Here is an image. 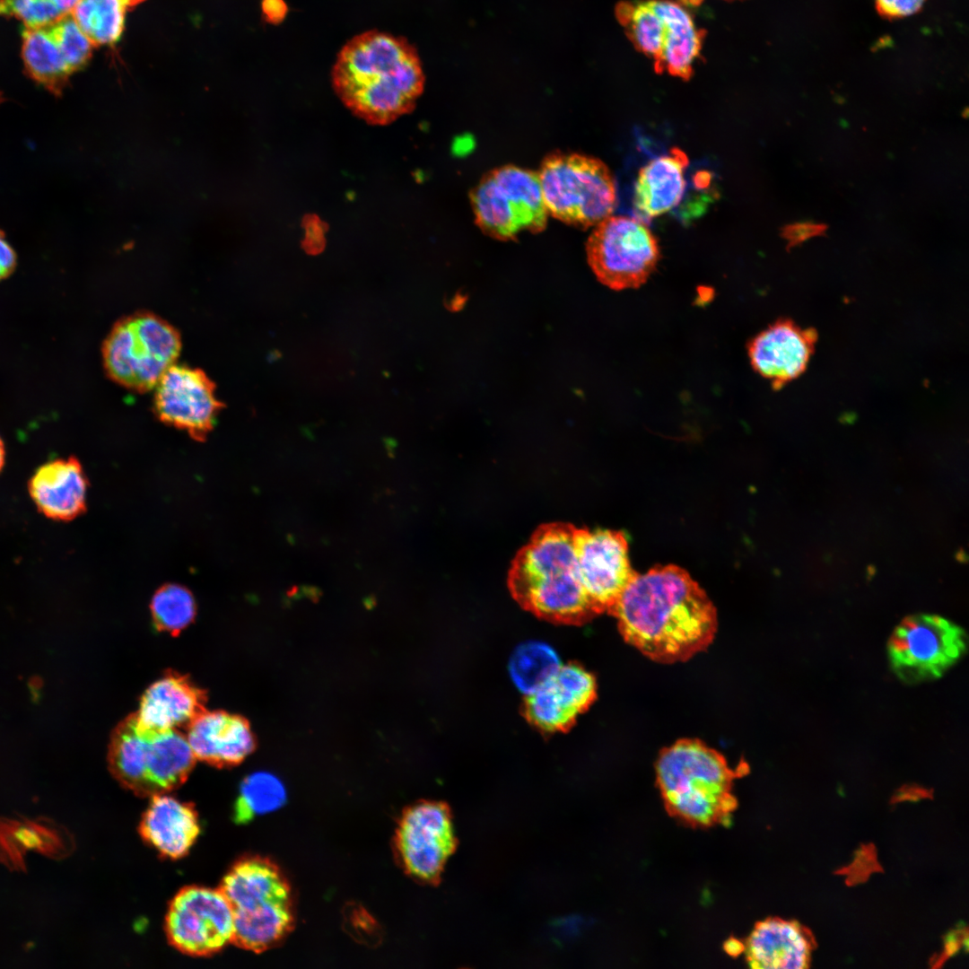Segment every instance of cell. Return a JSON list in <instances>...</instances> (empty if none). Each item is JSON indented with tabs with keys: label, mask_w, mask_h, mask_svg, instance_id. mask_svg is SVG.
<instances>
[{
	"label": "cell",
	"mask_w": 969,
	"mask_h": 969,
	"mask_svg": "<svg viewBox=\"0 0 969 969\" xmlns=\"http://www.w3.org/2000/svg\"><path fill=\"white\" fill-rule=\"evenodd\" d=\"M610 613L629 644L661 663L684 661L704 650L718 624L705 591L673 564L636 572Z\"/></svg>",
	"instance_id": "cell-1"
},
{
	"label": "cell",
	"mask_w": 969,
	"mask_h": 969,
	"mask_svg": "<svg viewBox=\"0 0 969 969\" xmlns=\"http://www.w3.org/2000/svg\"><path fill=\"white\" fill-rule=\"evenodd\" d=\"M331 78L345 106L377 126L409 113L424 83L415 48L403 37L375 30L356 35L344 45Z\"/></svg>",
	"instance_id": "cell-2"
},
{
	"label": "cell",
	"mask_w": 969,
	"mask_h": 969,
	"mask_svg": "<svg viewBox=\"0 0 969 969\" xmlns=\"http://www.w3.org/2000/svg\"><path fill=\"white\" fill-rule=\"evenodd\" d=\"M574 529L562 522L541 525L511 563L509 589L538 617L581 624L597 615L579 579Z\"/></svg>",
	"instance_id": "cell-3"
},
{
	"label": "cell",
	"mask_w": 969,
	"mask_h": 969,
	"mask_svg": "<svg viewBox=\"0 0 969 969\" xmlns=\"http://www.w3.org/2000/svg\"><path fill=\"white\" fill-rule=\"evenodd\" d=\"M740 775L725 757L698 739L661 750L656 781L669 816L695 828L723 824L736 809L733 781Z\"/></svg>",
	"instance_id": "cell-4"
},
{
	"label": "cell",
	"mask_w": 969,
	"mask_h": 969,
	"mask_svg": "<svg viewBox=\"0 0 969 969\" xmlns=\"http://www.w3.org/2000/svg\"><path fill=\"white\" fill-rule=\"evenodd\" d=\"M220 890L228 900L238 947L256 953L278 945L294 925L291 886L280 868L267 858L238 860L224 876Z\"/></svg>",
	"instance_id": "cell-5"
},
{
	"label": "cell",
	"mask_w": 969,
	"mask_h": 969,
	"mask_svg": "<svg viewBox=\"0 0 969 969\" xmlns=\"http://www.w3.org/2000/svg\"><path fill=\"white\" fill-rule=\"evenodd\" d=\"M180 348L176 328L151 312L140 311L115 323L103 343L102 361L109 378L144 392L154 388L175 363Z\"/></svg>",
	"instance_id": "cell-6"
},
{
	"label": "cell",
	"mask_w": 969,
	"mask_h": 969,
	"mask_svg": "<svg viewBox=\"0 0 969 969\" xmlns=\"http://www.w3.org/2000/svg\"><path fill=\"white\" fill-rule=\"evenodd\" d=\"M548 214L574 226H595L616 205L614 178L600 160L578 153L553 154L537 173Z\"/></svg>",
	"instance_id": "cell-7"
},
{
	"label": "cell",
	"mask_w": 969,
	"mask_h": 969,
	"mask_svg": "<svg viewBox=\"0 0 969 969\" xmlns=\"http://www.w3.org/2000/svg\"><path fill=\"white\" fill-rule=\"evenodd\" d=\"M618 17L634 47L654 60L657 72L685 80L701 49L690 13L672 0H643L624 4Z\"/></svg>",
	"instance_id": "cell-8"
},
{
	"label": "cell",
	"mask_w": 969,
	"mask_h": 969,
	"mask_svg": "<svg viewBox=\"0 0 969 969\" xmlns=\"http://www.w3.org/2000/svg\"><path fill=\"white\" fill-rule=\"evenodd\" d=\"M471 204L476 223L488 236L510 240L523 231H543L549 214L537 173L513 165L485 174Z\"/></svg>",
	"instance_id": "cell-9"
},
{
	"label": "cell",
	"mask_w": 969,
	"mask_h": 969,
	"mask_svg": "<svg viewBox=\"0 0 969 969\" xmlns=\"http://www.w3.org/2000/svg\"><path fill=\"white\" fill-rule=\"evenodd\" d=\"M587 258L597 279L615 291L642 286L659 260L658 241L638 219L609 215L595 225Z\"/></svg>",
	"instance_id": "cell-10"
},
{
	"label": "cell",
	"mask_w": 969,
	"mask_h": 969,
	"mask_svg": "<svg viewBox=\"0 0 969 969\" xmlns=\"http://www.w3.org/2000/svg\"><path fill=\"white\" fill-rule=\"evenodd\" d=\"M963 630L934 615H915L903 620L893 633L888 654L891 665L905 681L940 677L963 654Z\"/></svg>",
	"instance_id": "cell-11"
},
{
	"label": "cell",
	"mask_w": 969,
	"mask_h": 969,
	"mask_svg": "<svg viewBox=\"0 0 969 969\" xmlns=\"http://www.w3.org/2000/svg\"><path fill=\"white\" fill-rule=\"evenodd\" d=\"M165 932L171 946L183 954L214 955L233 940L231 907L220 889L188 886L170 904Z\"/></svg>",
	"instance_id": "cell-12"
},
{
	"label": "cell",
	"mask_w": 969,
	"mask_h": 969,
	"mask_svg": "<svg viewBox=\"0 0 969 969\" xmlns=\"http://www.w3.org/2000/svg\"><path fill=\"white\" fill-rule=\"evenodd\" d=\"M448 806L423 800L402 813L396 828L394 850L404 871L422 883H436L456 848Z\"/></svg>",
	"instance_id": "cell-13"
},
{
	"label": "cell",
	"mask_w": 969,
	"mask_h": 969,
	"mask_svg": "<svg viewBox=\"0 0 969 969\" xmlns=\"http://www.w3.org/2000/svg\"><path fill=\"white\" fill-rule=\"evenodd\" d=\"M573 543L579 579L596 614L611 612L636 573L625 535L575 527Z\"/></svg>",
	"instance_id": "cell-14"
},
{
	"label": "cell",
	"mask_w": 969,
	"mask_h": 969,
	"mask_svg": "<svg viewBox=\"0 0 969 969\" xmlns=\"http://www.w3.org/2000/svg\"><path fill=\"white\" fill-rule=\"evenodd\" d=\"M153 410L160 421L205 440L223 408L214 383L200 369L172 364L155 385Z\"/></svg>",
	"instance_id": "cell-15"
},
{
	"label": "cell",
	"mask_w": 969,
	"mask_h": 969,
	"mask_svg": "<svg viewBox=\"0 0 969 969\" xmlns=\"http://www.w3.org/2000/svg\"><path fill=\"white\" fill-rule=\"evenodd\" d=\"M817 338L816 329L781 318L748 341L747 356L753 370L778 390L806 371Z\"/></svg>",
	"instance_id": "cell-16"
},
{
	"label": "cell",
	"mask_w": 969,
	"mask_h": 969,
	"mask_svg": "<svg viewBox=\"0 0 969 969\" xmlns=\"http://www.w3.org/2000/svg\"><path fill=\"white\" fill-rule=\"evenodd\" d=\"M596 698L594 677L583 668L562 666L543 685L526 695V718L545 731L567 729Z\"/></svg>",
	"instance_id": "cell-17"
},
{
	"label": "cell",
	"mask_w": 969,
	"mask_h": 969,
	"mask_svg": "<svg viewBox=\"0 0 969 969\" xmlns=\"http://www.w3.org/2000/svg\"><path fill=\"white\" fill-rule=\"evenodd\" d=\"M187 729L196 759L218 768L238 765L257 747L249 720L224 711L205 710Z\"/></svg>",
	"instance_id": "cell-18"
},
{
	"label": "cell",
	"mask_w": 969,
	"mask_h": 969,
	"mask_svg": "<svg viewBox=\"0 0 969 969\" xmlns=\"http://www.w3.org/2000/svg\"><path fill=\"white\" fill-rule=\"evenodd\" d=\"M206 701V692L188 676L169 671L144 691L134 715L143 730L178 729L205 711Z\"/></svg>",
	"instance_id": "cell-19"
},
{
	"label": "cell",
	"mask_w": 969,
	"mask_h": 969,
	"mask_svg": "<svg viewBox=\"0 0 969 969\" xmlns=\"http://www.w3.org/2000/svg\"><path fill=\"white\" fill-rule=\"evenodd\" d=\"M143 731L146 738L140 756L136 795L152 797L179 787L196 761L187 737L177 729Z\"/></svg>",
	"instance_id": "cell-20"
},
{
	"label": "cell",
	"mask_w": 969,
	"mask_h": 969,
	"mask_svg": "<svg viewBox=\"0 0 969 969\" xmlns=\"http://www.w3.org/2000/svg\"><path fill=\"white\" fill-rule=\"evenodd\" d=\"M28 489L37 509L49 519L68 521L86 510L88 479L74 457L40 466L31 477Z\"/></svg>",
	"instance_id": "cell-21"
},
{
	"label": "cell",
	"mask_w": 969,
	"mask_h": 969,
	"mask_svg": "<svg viewBox=\"0 0 969 969\" xmlns=\"http://www.w3.org/2000/svg\"><path fill=\"white\" fill-rule=\"evenodd\" d=\"M142 838L160 855L177 860L184 857L200 834L194 806L166 793L152 796L140 825Z\"/></svg>",
	"instance_id": "cell-22"
},
{
	"label": "cell",
	"mask_w": 969,
	"mask_h": 969,
	"mask_svg": "<svg viewBox=\"0 0 969 969\" xmlns=\"http://www.w3.org/2000/svg\"><path fill=\"white\" fill-rule=\"evenodd\" d=\"M74 846L70 832L51 819L0 816V863L11 870H25L29 852L61 860Z\"/></svg>",
	"instance_id": "cell-23"
},
{
	"label": "cell",
	"mask_w": 969,
	"mask_h": 969,
	"mask_svg": "<svg viewBox=\"0 0 969 969\" xmlns=\"http://www.w3.org/2000/svg\"><path fill=\"white\" fill-rule=\"evenodd\" d=\"M812 938L796 921L768 918L757 922L743 944V952L754 968H806Z\"/></svg>",
	"instance_id": "cell-24"
},
{
	"label": "cell",
	"mask_w": 969,
	"mask_h": 969,
	"mask_svg": "<svg viewBox=\"0 0 969 969\" xmlns=\"http://www.w3.org/2000/svg\"><path fill=\"white\" fill-rule=\"evenodd\" d=\"M689 161L680 149L650 160L639 171L633 191V206L644 219L661 215L677 206L685 189Z\"/></svg>",
	"instance_id": "cell-25"
},
{
	"label": "cell",
	"mask_w": 969,
	"mask_h": 969,
	"mask_svg": "<svg viewBox=\"0 0 969 969\" xmlns=\"http://www.w3.org/2000/svg\"><path fill=\"white\" fill-rule=\"evenodd\" d=\"M22 39V57L28 76L57 97L61 95L73 73L48 25L24 27Z\"/></svg>",
	"instance_id": "cell-26"
},
{
	"label": "cell",
	"mask_w": 969,
	"mask_h": 969,
	"mask_svg": "<svg viewBox=\"0 0 969 969\" xmlns=\"http://www.w3.org/2000/svg\"><path fill=\"white\" fill-rule=\"evenodd\" d=\"M124 0H79L71 14L93 46H113L125 24Z\"/></svg>",
	"instance_id": "cell-27"
},
{
	"label": "cell",
	"mask_w": 969,
	"mask_h": 969,
	"mask_svg": "<svg viewBox=\"0 0 969 969\" xmlns=\"http://www.w3.org/2000/svg\"><path fill=\"white\" fill-rule=\"evenodd\" d=\"M285 802L286 790L280 779L268 772H256L240 783L233 819L237 824H246L279 809Z\"/></svg>",
	"instance_id": "cell-28"
},
{
	"label": "cell",
	"mask_w": 969,
	"mask_h": 969,
	"mask_svg": "<svg viewBox=\"0 0 969 969\" xmlns=\"http://www.w3.org/2000/svg\"><path fill=\"white\" fill-rule=\"evenodd\" d=\"M561 667L554 649L541 642H527L519 645L510 659L511 677L525 695L543 685Z\"/></svg>",
	"instance_id": "cell-29"
},
{
	"label": "cell",
	"mask_w": 969,
	"mask_h": 969,
	"mask_svg": "<svg viewBox=\"0 0 969 969\" xmlns=\"http://www.w3.org/2000/svg\"><path fill=\"white\" fill-rule=\"evenodd\" d=\"M150 609L156 630L175 636L193 622L196 605L188 589L179 584L168 583L155 591Z\"/></svg>",
	"instance_id": "cell-30"
},
{
	"label": "cell",
	"mask_w": 969,
	"mask_h": 969,
	"mask_svg": "<svg viewBox=\"0 0 969 969\" xmlns=\"http://www.w3.org/2000/svg\"><path fill=\"white\" fill-rule=\"evenodd\" d=\"M78 1L0 0V16L15 17L25 28H39L71 13Z\"/></svg>",
	"instance_id": "cell-31"
},
{
	"label": "cell",
	"mask_w": 969,
	"mask_h": 969,
	"mask_svg": "<svg viewBox=\"0 0 969 969\" xmlns=\"http://www.w3.org/2000/svg\"><path fill=\"white\" fill-rule=\"evenodd\" d=\"M48 27L72 73L83 68L92 57L93 45L79 28L72 14L60 18Z\"/></svg>",
	"instance_id": "cell-32"
},
{
	"label": "cell",
	"mask_w": 969,
	"mask_h": 969,
	"mask_svg": "<svg viewBox=\"0 0 969 969\" xmlns=\"http://www.w3.org/2000/svg\"><path fill=\"white\" fill-rule=\"evenodd\" d=\"M828 229L825 223L811 221L797 222L785 225L781 236L787 241V249L796 247L808 240L824 236Z\"/></svg>",
	"instance_id": "cell-33"
},
{
	"label": "cell",
	"mask_w": 969,
	"mask_h": 969,
	"mask_svg": "<svg viewBox=\"0 0 969 969\" xmlns=\"http://www.w3.org/2000/svg\"><path fill=\"white\" fill-rule=\"evenodd\" d=\"M305 237L302 247L311 255L320 253L325 247V228L323 222L316 215H308L303 220Z\"/></svg>",
	"instance_id": "cell-34"
},
{
	"label": "cell",
	"mask_w": 969,
	"mask_h": 969,
	"mask_svg": "<svg viewBox=\"0 0 969 969\" xmlns=\"http://www.w3.org/2000/svg\"><path fill=\"white\" fill-rule=\"evenodd\" d=\"M926 0H875L877 13L886 18H900L917 13Z\"/></svg>",
	"instance_id": "cell-35"
},
{
	"label": "cell",
	"mask_w": 969,
	"mask_h": 969,
	"mask_svg": "<svg viewBox=\"0 0 969 969\" xmlns=\"http://www.w3.org/2000/svg\"><path fill=\"white\" fill-rule=\"evenodd\" d=\"M17 265V255L0 229V281L13 274Z\"/></svg>",
	"instance_id": "cell-36"
},
{
	"label": "cell",
	"mask_w": 969,
	"mask_h": 969,
	"mask_svg": "<svg viewBox=\"0 0 969 969\" xmlns=\"http://www.w3.org/2000/svg\"><path fill=\"white\" fill-rule=\"evenodd\" d=\"M262 12L266 22L277 24L285 18L288 7L284 0H263Z\"/></svg>",
	"instance_id": "cell-37"
},
{
	"label": "cell",
	"mask_w": 969,
	"mask_h": 969,
	"mask_svg": "<svg viewBox=\"0 0 969 969\" xmlns=\"http://www.w3.org/2000/svg\"><path fill=\"white\" fill-rule=\"evenodd\" d=\"M352 912L351 922L354 931L356 933H360L361 931L367 932L368 936L371 937V932L376 929L373 919L364 911L354 909Z\"/></svg>",
	"instance_id": "cell-38"
},
{
	"label": "cell",
	"mask_w": 969,
	"mask_h": 969,
	"mask_svg": "<svg viewBox=\"0 0 969 969\" xmlns=\"http://www.w3.org/2000/svg\"><path fill=\"white\" fill-rule=\"evenodd\" d=\"M726 950L731 955L740 954L743 952V944L735 939L728 941Z\"/></svg>",
	"instance_id": "cell-39"
},
{
	"label": "cell",
	"mask_w": 969,
	"mask_h": 969,
	"mask_svg": "<svg viewBox=\"0 0 969 969\" xmlns=\"http://www.w3.org/2000/svg\"><path fill=\"white\" fill-rule=\"evenodd\" d=\"M5 459V449L3 440L0 437V471L2 470Z\"/></svg>",
	"instance_id": "cell-40"
},
{
	"label": "cell",
	"mask_w": 969,
	"mask_h": 969,
	"mask_svg": "<svg viewBox=\"0 0 969 969\" xmlns=\"http://www.w3.org/2000/svg\"><path fill=\"white\" fill-rule=\"evenodd\" d=\"M124 1L127 4V7L129 9L131 7L136 6L137 4L144 2V0H124Z\"/></svg>",
	"instance_id": "cell-41"
}]
</instances>
